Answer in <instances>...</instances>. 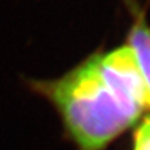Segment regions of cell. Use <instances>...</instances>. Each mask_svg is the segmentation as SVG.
I'll return each mask as SVG.
<instances>
[{
	"mask_svg": "<svg viewBox=\"0 0 150 150\" xmlns=\"http://www.w3.org/2000/svg\"><path fill=\"white\" fill-rule=\"evenodd\" d=\"M133 150H150V115L145 116L135 130Z\"/></svg>",
	"mask_w": 150,
	"mask_h": 150,
	"instance_id": "obj_3",
	"label": "cell"
},
{
	"mask_svg": "<svg viewBox=\"0 0 150 150\" xmlns=\"http://www.w3.org/2000/svg\"><path fill=\"white\" fill-rule=\"evenodd\" d=\"M131 10H134V23L129 33L128 46L133 50L139 70L150 91V26L138 6H131Z\"/></svg>",
	"mask_w": 150,
	"mask_h": 150,
	"instance_id": "obj_2",
	"label": "cell"
},
{
	"mask_svg": "<svg viewBox=\"0 0 150 150\" xmlns=\"http://www.w3.org/2000/svg\"><path fill=\"white\" fill-rule=\"evenodd\" d=\"M26 83L53 104L78 150H105L150 110V91L128 45L93 54L58 79Z\"/></svg>",
	"mask_w": 150,
	"mask_h": 150,
	"instance_id": "obj_1",
	"label": "cell"
}]
</instances>
